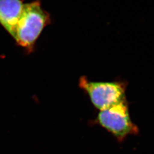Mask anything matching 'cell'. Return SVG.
I'll return each mask as SVG.
<instances>
[{
    "label": "cell",
    "mask_w": 154,
    "mask_h": 154,
    "mask_svg": "<svg viewBox=\"0 0 154 154\" xmlns=\"http://www.w3.org/2000/svg\"><path fill=\"white\" fill-rule=\"evenodd\" d=\"M95 122L111 134L119 142L129 135L139 134L138 127L131 119L126 100L106 110L100 111Z\"/></svg>",
    "instance_id": "7a4b0ae2"
},
{
    "label": "cell",
    "mask_w": 154,
    "mask_h": 154,
    "mask_svg": "<svg viewBox=\"0 0 154 154\" xmlns=\"http://www.w3.org/2000/svg\"><path fill=\"white\" fill-rule=\"evenodd\" d=\"M79 86L88 94L94 106L99 111L126 100V85L121 82H95L82 76L79 79Z\"/></svg>",
    "instance_id": "3957f363"
},
{
    "label": "cell",
    "mask_w": 154,
    "mask_h": 154,
    "mask_svg": "<svg viewBox=\"0 0 154 154\" xmlns=\"http://www.w3.org/2000/svg\"><path fill=\"white\" fill-rule=\"evenodd\" d=\"M50 22L49 13L42 8L39 0L24 4L13 38L17 44L30 51L44 29Z\"/></svg>",
    "instance_id": "6da1fadb"
},
{
    "label": "cell",
    "mask_w": 154,
    "mask_h": 154,
    "mask_svg": "<svg viewBox=\"0 0 154 154\" xmlns=\"http://www.w3.org/2000/svg\"><path fill=\"white\" fill-rule=\"evenodd\" d=\"M23 5V0H0V24L12 37Z\"/></svg>",
    "instance_id": "277c9868"
}]
</instances>
